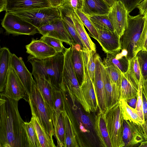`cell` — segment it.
Returning <instances> with one entry per match:
<instances>
[{"instance_id": "obj_1", "label": "cell", "mask_w": 147, "mask_h": 147, "mask_svg": "<svg viewBox=\"0 0 147 147\" xmlns=\"http://www.w3.org/2000/svg\"><path fill=\"white\" fill-rule=\"evenodd\" d=\"M0 147H29L18 101L0 93Z\"/></svg>"}, {"instance_id": "obj_2", "label": "cell", "mask_w": 147, "mask_h": 147, "mask_svg": "<svg viewBox=\"0 0 147 147\" xmlns=\"http://www.w3.org/2000/svg\"><path fill=\"white\" fill-rule=\"evenodd\" d=\"M64 53H58L54 56L42 59L29 55L28 61L32 65V74L34 77L43 78L48 81L54 89L61 90Z\"/></svg>"}, {"instance_id": "obj_3", "label": "cell", "mask_w": 147, "mask_h": 147, "mask_svg": "<svg viewBox=\"0 0 147 147\" xmlns=\"http://www.w3.org/2000/svg\"><path fill=\"white\" fill-rule=\"evenodd\" d=\"M28 102L31 112L35 114L45 132L51 140L53 141V136L54 134V129L53 111L45 101L34 80Z\"/></svg>"}, {"instance_id": "obj_4", "label": "cell", "mask_w": 147, "mask_h": 147, "mask_svg": "<svg viewBox=\"0 0 147 147\" xmlns=\"http://www.w3.org/2000/svg\"><path fill=\"white\" fill-rule=\"evenodd\" d=\"M61 90L67 92L72 99L74 98L82 106L87 104L82 89L77 79L72 61L71 46L65 48Z\"/></svg>"}, {"instance_id": "obj_5", "label": "cell", "mask_w": 147, "mask_h": 147, "mask_svg": "<svg viewBox=\"0 0 147 147\" xmlns=\"http://www.w3.org/2000/svg\"><path fill=\"white\" fill-rule=\"evenodd\" d=\"M144 25L143 16L128 14L127 26L121 38L122 49L127 51L128 59L135 56L138 52V43Z\"/></svg>"}, {"instance_id": "obj_6", "label": "cell", "mask_w": 147, "mask_h": 147, "mask_svg": "<svg viewBox=\"0 0 147 147\" xmlns=\"http://www.w3.org/2000/svg\"><path fill=\"white\" fill-rule=\"evenodd\" d=\"M112 147H124L123 140V118L119 102L103 113Z\"/></svg>"}, {"instance_id": "obj_7", "label": "cell", "mask_w": 147, "mask_h": 147, "mask_svg": "<svg viewBox=\"0 0 147 147\" xmlns=\"http://www.w3.org/2000/svg\"><path fill=\"white\" fill-rule=\"evenodd\" d=\"M12 13L37 28L61 18L59 7L51 6Z\"/></svg>"}, {"instance_id": "obj_8", "label": "cell", "mask_w": 147, "mask_h": 147, "mask_svg": "<svg viewBox=\"0 0 147 147\" xmlns=\"http://www.w3.org/2000/svg\"><path fill=\"white\" fill-rule=\"evenodd\" d=\"M1 24L8 34L33 35L39 33L34 26L10 12H6Z\"/></svg>"}, {"instance_id": "obj_9", "label": "cell", "mask_w": 147, "mask_h": 147, "mask_svg": "<svg viewBox=\"0 0 147 147\" xmlns=\"http://www.w3.org/2000/svg\"><path fill=\"white\" fill-rule=\"evenodd\" d=\"M123 140L124 147H138L147 140V126L145 122L139 125L123 120Z\"/></svg>"}, {"instance_id": "obj_10", "label": "cell", "mask_w": 147, "mask_h": 147, "mask_svg": "<svg viewBox=\"0 0 147 147\" xmlns=\"http://www.w3.org/2000/svg\"><path fill=\"white\" fill-rule=\"evenodd\" d=\"M42 36L55 38L70 46L73 45V39L65 27L61 18L37 28Z\"/></svg>"}, {"instance_id": "obj_11", "label": "cell", "mask_w": 147, "mask_h": 147, "mask_svg": "<svg viewBox=\"0 0 147 147\" xmlns=\"http://www.w3.org/2000/svg\"><path fill=\"white\" fill-rule=\"evenodd\" d=\"M129 14L123 4L117 1L111 7L108 14L114 31L120 39L127 26Z\"/></svg>"}, {"instance_id": "obj_12", "label": "cell", "mask_w": 147, "mask_h": 147, "mask_svg": "<svg viewBox=\"0 0 147 147\" xmlns=\"http://www.w3.org/2000/svg\"><path fill=\"white\" fill-rule=\"evenodd\" d=\"M96 67L93 82L98 103V108L103 113L108 109L102 75L103 63L99 55H94Z\"/></svg>"}, {"instance_id": "obj_13", "label": "cell", "mask_w": 147, "mask_h": 147, "mask_svg": "<svg viewBox=\"0 0 147 147\" xmlns=\"http://www.w3.org/2000/svg\"><path fill=\"white\" fill-rule=\"evenodd\" d=\"M3 93L18 101L23 98L26 101L28 100L25 89L15 70L11 65L5 89Z\"/></svg>"}, {"instance_id": "obj_14", "label": "cell", "mask_w": 147, "mask_h": 147, "mask_svg": "<svg viewBox=\"0 0 147 147\" xmlns=\"http://www.w3.org/2000/svg\"><path fill=\"white\" fill-rule=\"evenodd\" d=\"M99 36L97 41L107 54H115L122 49L121 39L115 31L97 29Z\"/></svg>"}, {"instance_id": "obj_15", "label": "cell", "mask_w": 147, "mask_h": 147, "mask_svg": "<svg viewBox=\"0 0 147 147\" xmlns=\"http://www.w3.org/2000/svg\"><path fill=\"white\" fill-rule=\"evenodd\" d=\"M10 65L15 70L22 83L26 91L28 100L34 80L32 74L28 69L21 57H18L14 54H12Z\"/></svg>"}, {"instance_id": "obj_16", "label": "cell", "mask_w": 147, "mask_h": 147, "mask_svg": "<svg viewBox=\"0 0 147 147\" xmlns=\"http://www.w3.org/2000/svg\"><path fill=\"white\" fill-rule=\"evenodd\" d=\"M5 11L15 12L49 7V0H5Z\"/></svg>"}, {"instance_id": "obj_17", "label": "cell", "mask_w": 147, "mask_h": 147, "mask_svg": "<svg viewBox=\"0 0 147 147\" xmlns=\"http://www.w3.org/2000/svg\"><path fill=\"white\" fill-rule=\"evenodd\" d=\"M84 75L83 82L80 86L85 99L88 105L91 112L96 111L98 103L93 81L89 76L86 65L83 61Z\"/></svg>"}, {"instance_id": "obj_18", "label": "cell", "mask_w": 147, "mask_h": 147, "mask_svg": "<svg viewBox=\"0 0 147 147\" xmlns=\"http://www.w3.org/2000/svg\"><path fill=\"white\" fill-rule=\"evenodd\" d=\"M26 52L32 57L44 59L56 55L57 53L51 47L40 40L32 38L31 42L26 46Z\"/></svg>"}, {"instance_id": "obj_19", "label": "cell", "mask_w": 147, "mask_h": 147, "mask_svg": "<svg viewBox=\"0 0 147 147\" xmlns=\"http://www.w3.org/2000/svg\"><path fill=\"white\" fill-rule=\"evenodd\" d=\"M59 7L63 24L73 40V45L78 44L80 46L82 50H87L76 30L70 13L69 7L67 5L63 4Z\"/></svg>"}, {"instance_id": "obj_20", "label": "cell", "mask_w": 147, "mask_h": 147, "mask_svg": "<svg viewBox=\"0 0 147 147\" xmlns=\"http://www.w3.org/2000/svg\"><path fill=\"white\" fill-rule=\"evenodd\" d=\"M138 86L130 74L127 71L121 72L120 99L126 101L129 98H137Z\"/></svg>"}, {"instance_id": "obj_21", "label": "cell", "mask_w": 147, "mask_h": 147, "mask_svg": "<svg viewBox=\"0 0 147 147\" xmlns=\"http://www.w3.org/2000/svg\"><path fill=\"white\" fill-rule=\"evenodd\" d=\"M111 7L104 0H83L81 11L88 16L108 15Z\"/></svg>"}, {"instance_id": "obj_22", "label": "cell", "mask_w": 147, "mask_h": 147, "mask_svg": "<svg viewBox=\"0 0 147 147\" xmlns=\"http://www.w3.org/2000/svg\"><path fill=\"white\" fill-rule=\"evenodd\" d=\"M12 53L8 48H1L0 50V92L5 89L8 74L10 66Z\"/></svg>"}, {"instance_id": "obj_23", "label": "cell", "mask_w": 147, "mask_h": 147, "mask_svg": "<svg viewBox=\"0 0 147 147\" xmlns=\"http://www.w3.org/2000/svg\"><path fill=\"white\" fill-rule=\"evenodd\" d=\"M102 75L105 93L108 109L118 102L120 96L112 82L109 73L104 64Z\"/></svg>"}, {"instance_id": "obj_24", "label": "cell", "mask_w": 147, "mask_h": 147, "mask_svg": "<svg viewBox=\"0 0 147 147\" xmlns=\"http://www.w3.org/2000/svg\"><path fill=\"white\" fill-rule=\"evenodd\" d=\"M94 125L101 146L112 147L103 113L100 110H99V112L95 116Z\"/></svg>"}, {"instance_id": "obj_25", "label": "cell", "mask_w": 147, "mask_h": 147, "mask_svg": "<svg viewBox=\"0 0 147 147\" xmlns=\"http://www.w3.org/2000/svg\"><path fill=\"white\" fill-rule=\"evenodd\" d=\"M69 7L76 30L87 49L90 52H96V45L86 31L81 20L75 12V10Z\"/></svg>"}, {"instance_id": "obj_26", "label": "cell", "mask_w": 147, "mask_h": 147, "mask_svg": "<svg viewBox=\"0 0 147 147\" xmlns=\"http://www.w3.org/2000/svg\"><path fill=\"white\" fill-rule=\"evenodd\" d=\"M62 113L65 127L64 147H78L72 123L64 108Z\"/></svg>"}, {"instance_id": "obj_27", "label": "cell", "mask_w": 147, "mask_h": 147, "mask_svg": "<svg viewBox=\"0 0 147 147\" xmlns=\"http://www.w3.org/2000/svg\"><path fill=\"white\" fill-rule=\"evenodd\" d=\"M34 78L36 85L44 100L53 111V94L55 89L51 84L45 79L37 77Z\"/></svg>"}, {"instance_id": "obj_28", "label": "cell", "mask_w": 147, "mask_h": 147, "mask_svg": "<svg viewBox=\"0 0 147 147\" xmlns=\"http://www.w3.org/2000/svg\"><path fill=\"white\" fill-rule=\"evenodd\" d=\"M32 117L30 121L33 124L36 132L41 147H56L41 125L35 114L31 112Z\"/></svg>"}, {"instance_id": "obj_29", "label": "cell", "mask_w": 147, "mask_h": 147, "mask_svg": "<svg viewBox=\"0 0 147 147\" xmlns=\"http://www.w3.org/2000/svg\"><path fill=\"white\" fill-rule=\"evenodd\" d=\"M72 49V61L76 75L80 86L83 82L84 75L83 61L81 50L78 51L73 46Z\"/></svg>"}, {"instance_id": "obj_30", "label": "cell", "mask_w": 147, "mask_h": 147, "mask_svg": "<svg viewBox=\"0 0 147 147\" xmlns=\"http://www.w3.org/2000/svg\"><path fill=\"white\" fill-rule=\"evenodd\" d=\"M119 102L124 120L139 125L145 122L138 115L136 110L130 107L124 100L120 99Z\"/></svg>"}, {"instance_id": "obj_31", "label": "cell", "mask_w": 147, "mask_h": 147, "mask_svg": "<svg viewBox=\"0 0 147 147\" xmlns=\"http://www.w3.org/2000/svg\"><path fill=\"white\" fill-rule=\"evenodd\" d=\"M103 62L112 82L115 87L120 96L121 71L118 68L105 58H104Z\"/></svg>"}, {"instance_id": "obj_32", "label": "cell", "mask_w": 147, "mask_h": 147, "mask_svg": "<svg viewBox=\"0 0 147 147\" xmlns=\"http://www.w3.org/2000/svg\"><path fill=\"white\" fill-rule=\"evenodd\" d=\"M105 58L123 73L126 72L128 67V60L127 57L124 56L121 52L115 54H107Z\"/></svg>"}, {"instance_id": "obj_33", "label": "cell", "mask_w": 147, "mask_h": 147, "mask_svg": "<svg viewBox=\"0 0 147 147\" xmlns=\"http://www.w3.org/2000/svg\"><path fill=\"white\" fill-rule=\"evenodd\" d=\"M64 108L61 90L55 89L53 94V124H56L59 117Z\"/></svg>"}, {"instance_id": "obj_34", "label": "cell", "mask_w": 147, "mask_h": 147, "mask_svg": "<svg viewBox=\"0 0 147 147\" xmlns=\"http://www.w3.org/2000/svg\"><path fill=\"white\" fill-rule=\"evenodd\" d=\"M97 29L114 31L108 15L88 16Z\"/></svg>"}, {"instance_id": "obj_35", "label": "cell", "mask_w": 147, "mask_h": 147, "mask_svg": "<svg viewBox=\"0 0 147 147\" xmlns=\"http://www.w3.org/2000/svg\"><path fill=\"white\" fill-rule=\"evenodd\" d=\"M128 60L129 64L127 72L139 86L141 76L138 57L136 55L132 58L128 59Z\"/></svg>"}, {"instance_id": "obj_36", "label": "cell", "mask_w": 147, "mask_h": 147, "mask_svg": "<svg viewBox=\"0 0 147 147\" xmlns=\"http://www.w3.org/2000/svg\"><path fill=\"white\" fill-rule=\"evenodd\" d=\"M83 61L88 70L89 76L92 80L94 81L96 63L94 59V55L96 52H90L87 50H81Z\"/></svg>"}, {"instance_id": "obj_37", "label": "cell", "mask_w": 147, "mask_h": 147, "mask_svg": "<svg viewBox=\"0 0 147 147\" xmlns=\"http://www.w3.org/2000/svg\"><path fill=\"white\" fill-rule=\"evenodd\" d=\"M54 133L57 142V147H64L65 127L62 112L54 126Z\"/></svg>"}, {"instance_id": "obj_38", "label": "cell", "mask_w": 147, "mask_h": 147, "mask_svg": "<svg viewBox=\"0 0 147 147\" xmlns=\"http://www.w3.org/2000/svg\"><path fill=\"white\" fill-rule=\"evenodd\" d=\"M24 127L29 147H41L36 132L32 122H24Z\"/></svg>"}, {"instance_id": "obj_39", "label": "cell", "mask_w": 147, "mask_h": 147, "mask_svg": "<svg viewBox=\"0 0 147 147\" xmlns=\"http://www.w3.org/2000/svg\"><path fill=\"white\" fill-rule=\"evenodd\" d=\"M84 25L88 30L90 35L97 41L99 38L98 34L97 29L94 26L88 16L83 13L81 11L75 10Z\"/></svg>"}, {"instance_id": "obj_40", "label": "cell", "mask_w": 147, "mask_h": 147, "mask_svg": "<svg viewBox=\"0 0 147 147\" xmlns=\"http://www.w3.org/2000/svg\"><path fill=\"white\" fill-rule=\"evenodd\" d=\"M40 39L53 48L57 53L65 52V48L63 45V42L61 40L45 36L41 37Z\"/></svg>"}, {"instance_id": "obj_41", "label": "cell", "mask_w": 147, "mask_h": 147, "mask_svg": "<svg viewBox=\"0 0 147 147\" xmlns=\"http://www.w3.org/2000/svg\"><path fill=\"white\" fill-rule=\"evenodd\" d=\"M140 67L142 80L147 78V51L142 50L137 54Z\"/></svg>"}, {"instance_id": "obj_42", "label": "cell", "mask_w": 147, "mask_h": 147, "mask_svg": "<svg viewBox=\"0 0 147 147\" xmlns=\"http://www.w3.org/2000/svg\"><path fill=\"white\" fill-rule=\"evenodd\" d=\"M144 25L138 43V52L147 48V12L143 16Z\"/></svg>"}, {"instance_id": "obj_43", "label": "cell", "mask_w": 147, "mask_h": 147, "mask_svg": "<svg viewBox=\"0 0 147 147\" xmlns=\"http://www.w3.org/2000/svg\"><path fill=\"white\" fill-rule=\"evenodd\" d=\"M142 82V77L141 76L138 88V93L137 98V105L135 109L136 110L137 113L138 115L144 121V120L143 113V101L142 99V92L141 88Z\"/></svg>"}, {"instance_id": "obj_44", "label": "cell", "mask_w": 147, "mask_h": 147, "mask_svg": "<svg viewBox=\"0 0 147 147\" xmlns=\"http://www.w3.org/2000/svg\"><path fill=\"white\" fill-rule=\"evenodd\" d=\"M144 0H117L121 2L129 13Z\"/></svg>"}, {"instance_id": "obj_45", "label": "cell", "mask_w": 147, "mask_h": 147, "mask_svg": "<svg viewBox=\"0 0 147 147\" xmlns=\"http://www.w3.org/2000/svg\"><path fill=\"white\" fill-rule=\"evenodd\" d=\"M83 0H65L64 4H66L74 10H82Z\"/></svg>"}, {"instance_id": "obj_46", "label": "cell", "mask_w": 147, "mask_h": 147, "mask_svg": "<svg viewBox=\"0 0 147 147\" xmlns=\"http://www.w3.org/2000/svg\"><path fill=\"white\" fill-rule=\"evenodd\" d=\"M139 14L143 16L147 12V0H144L137 6Z\"/></svg>"}, {"instance_id": "obj_47", "label": "cell", "mask_w": 147, "mask_h": 147, "mask_svg": "<svg viewBox=\"0 0 147 147\" xmlns=\"http://www.w3.org/2000/svg\"><path fill=\"white\" fill-rule=\"evenodd\" d=\"M142 108L144 120V121L147 120V99L142 93Z\"/></svg>"}, {"instance_id": "obj_48", "label": "cell", "mask_w": 147, "mask_h": 147, "mask_svg": "<svg viewBox=\"0 0 147 147\" xmlns=\"http://www.w3.org/2000/svg\"><path fill=\"white\" fill-rule=\"evenodd\" d=\"M51 6L53 7H59L63 5L65 0H49Z\"/></svg>"}, {"instance_id": "obj_49", "label": "cell", "mask_w": 147, "mask_h": 147, "mask_svg": "<svg viewBox=\"0 0 147 147\" xmlns=\"http://www.w3.org/2000/svg\"><path fill=\"white\" fill-rule=\"evenodd\" d=\"M137 97H133L125 101L130 107L135 109L137 105Z\"/></svg>"}, {"instance_id": "obj_50", "label": "cell", "mask_w": 147, "mask_h": 147, "mask_svg": "<svg viewBox=\"0 0 147 147\" xmlns=\"http://www.w3.org/2000/svg\"><path fill=\"white\" fill-rule=\"evenodd\" d=\"M141 88L142 93L147 99V78L145 80H142Z\"/></svg>"}, {"instance_id": "obj_51", "label": "cell", "mask_w": 147, "mask_h": 147, "mask_svg": "<svg viewBox=\"0 0 147 147\" xmlns=\"http://www.w3.org/2000/svg\"><path fill=\"white\" fill-rule=\"evenodd\" d=\"M6 3L5 0H0V11H5Z\"/></svg>"}, {"instance_id": "obj_52", "label": "cell", "mask_w": 147, "mask_h": 147, "mask_svg": "<svg viewBox=\"0 0 147 147\" xmlns=\"http://www.w3.org/2000/svg\"><path fill=\"white\" fill-rule=\"evenodd\" d=\"M111 7L113 5L114 3L117 0H104Z\"/></svg>"}, {"instance_id": "obj_53", "label": "cell", "mask_w": 147, "mask_h": 147, "mask_svg": "<svg viewBox=\"0 0 147 147\" xmlns=\"http://www.w3.org/2000/svg\"><path fill=\"white\" fill-rule=\"evenodd\" d=\"M72 46H73L75 49L78 51H79L82 49L80 46L78 44H75Z\"/></svg>"}, {"instance_id": "obj_54", "label": "cell", "mask_w": 147, "mask_h": 147, "mask_svg": "<svg viewBox=\"0 0 147 147\" xmlns=\"http://www.w3.org/2000/svg\"><path fill=\"white\" fill-rule=\"evenodd\" d=\"M139 147H147V140L142 142Z\"/></svg>"}, {"instance_id": "obj_55", "label": "cell", "mask_w": 147, "mask_h": 147, "mask_svg": "<svg viewBox=\"0 0 147 147\" xmlns=\"http://www.w3.org/2000/svg\"><path fill=\"white\" fill-rule=\"evenodd\" d=\"M80 128L81 131L84 132H87V130L84 128V126L82 124H81L80 125Z\"/></svg>"}, {"instance_id": "obj_56", "label": "cell", "mask_w": 147, "mask_h": 147, "mask_svg": "<svg viewBox=\"0 0 147 147\" xmlns=\"http://www.w3.org/2000/svg\"><path fill=\"white\" fill-rule=\"evenodd\" d=\"M145 122H146V126H147V120L145 121Z\"/></svg>"}, {"instance_id": "obj_57", "label": "cell", "mask_w": 147, "mask_h": 147, "mask_svg": "<svg viewBox=\"0 0 147 147\" xmlns=\"http://www.w3.org/2000/svg\"><path fill=\"white\" fill-rule=\"evenodd\" d=\"M146 51H147V49H146Z\"/></svg>"}]
</instances>
